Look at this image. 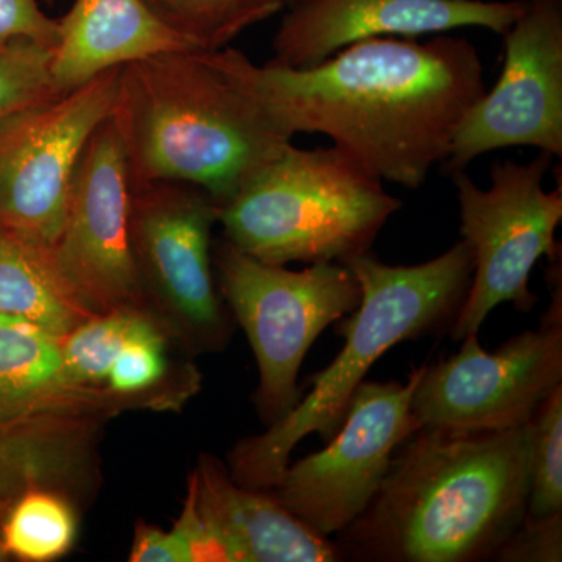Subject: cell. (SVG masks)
<instances>
[{"instance_id":"6da1fadb","label":"cell","mask_w":562,"mask_h":562,"mask_svg":"<svg viewBox=\"0 0 562 562\" xmlns=\"http://www.w3.org/2000/svg\"><path fill=\"white\" fill-rule=\"evenodd\" d=\"M211 55L280 131L328 136L408 190L447 160L462 117L486 91L479 50L454 36L362 41L310 68L255 65L232 46Z\"/></svg>"},{"instance_id":"7a4b0ae2","label":"cell","mask_w":562,"mask_h":562,"mask_svg":"<svg viewBox=\"0 0 562 562\" xmlns=\"http://www.w3.org/2000/svg\"><path fill=\"white\" fill-rule=\"evenodd\" d=\"M528 494L530 422L473 435L419 430L336 543L361 561L492 560L522 524Z\"/></svg>"},{"instance_id":"3957f363","label":"cell","mask_w":562,"mask_h":562,"mask_svg":"<svg viewBox=\"0 0 562 562\" xmlns=\"http://www.w3.org/2000/svg\"><path fill=\"white\" fill-rule=\"evenodd\" d=\"M111 121L132 187L187 183L220 206L292 144L205 50L168 52L122 66Z\"/></svg>"},{"instance_id":"277c9868","label":"cell","mask_w":562,"mask_h":562,"mask_svg":"<svg viewBox=\"0 0 562 562\" xmlns=\"http://www.w3.org/2000/svg\"><path fill=\"white\" fill-rule=\"evenodd\" d=\"M341 265L361 288L360 305L338 327L346 344L327 369L312 376L313 390L297 406L261 435L247 436L233 447L227 469L241 486L272 490L303 438L317 432L331 441L353 392L387 350L402 341L450 331L473 276L472 250L462 239L420 265H386L371 251Z\"/></svg>"},{"instance_id":"5b68a950","label":"cell","mask_w":562,"mask_h":562,"mask_svg":"<svg viewBox=\"0 0 562 562\" xmlns=\"http://www.w3.org/2000/svg\"><path fill=\"white\" fill-rule=\"evenodd\" d=\"M338 147L291 144L220 210L224 239L266 265L344 262L371 251L402 209Z\"/></svg>"},{"instance_id":"8992f818","label":"cell","mask_w":562,"mask_h":562,"mask_svg":"<svg viewBox=\"0 0 562 562\" xmlns=\"http://www.w3.org/2000/svg\"><path fill=\"white\" fill-rule=\"evenodd\" d=\"M213 266L222 299L254 350L260 375L254 405L269 427L302 401V362L328 325L358 308L360 283L341 262L290 271L225 239L213 247Z\"/></svg>"},{"instance_id":"52a82bcc","label":"cell","mask_w":562,"mask_h":562,"mask_svg":"<svg viewBox=\"0 0 562 562\" xmlns=\"http://www.w3.org/2000/svg\"><path fill=\"white\" fill-rule=\"evenodd\" d=\"M220 210L191 184L132 187V251L147 312L184 357L220 353L235 331L214 276Z\"/></svg>"},{"instance_id":"ba28073f","label":"cell","mask_w":562,"mask_h":562,"mask_svg":"<svg viewBox=\"0 0 562 562\" xmlns=\"http://www.w3.org/2000/svg\"><path fill=\"white\" fill-rule=\"evenodd\" d=\"M552 155L541 151L527 162L498 160L490 188H480L465 171L452 173L460 203L462 241L471 247L473 276L450 333L454 341L479 333L492 310L513 302L530 312L538 302L530 290L536 262L561 255L557 231L562 221V184L546 191Z\"/></svg>"},{"instance_id":"9c48e42d","label":"cell","mask_w":562,"mask_h":562,"mask_svg":"<svg viewBox=\"0 0 562 562\" xmlns=\"http://www.w3.org/2000/svg\"><path fill=\"white\" fill-rule=\"evenodd\" d=\"M560 260L552 261V305L538 330L514 336L494 353L472 333L453 357L424 366L412 398L419 430L473 435L522 427L562 386Z\"/></svg>"},{"instance_id":"30bf717a","label":"cell","mask_w":562,"mask_h":562,"mask_svg":"<svg viewBox=\"0 0 562 562\" xmlns=\"http://www.w3.org/2000/svg\"><path fill=\"white\" fill-rule=\"evenodd\" d=\"M121 68L0 121V231L49 250L92 133L116 103Z\"/></svg>"},{"instance_id":"8fae6325","label":"cell","mask_w":562,"mask_h":562,"mask_svg":"<svg viewBox=\"0 0 562 562\" xmlns=\"http://www.w3.org/2000/svg\"><path fill=\"white\" fill-rule=\"evenodd\" d=\"M424 366L408 382H362L339 431L321 452L288 464L269 490L301 522L325 538L339 535L368 508L390 471L395 450L419 431L413 392Z\"/></svg>"},{"instance_id":"7c38bea8","label":"cell","mask_w":562,"mask_h":562,"mask_svg":"<svg viewBox=\"0 0 562 562\" xmlns=\"http://www.w3.org/2000/svg\"><path fill=\"white\" fill-rule=\"evenodd\" d=\"M131 202L127 160L110 116L85 147L60 235L46 250L61 286L90 316L117 308L147 312L133 260Z\"/></svg>"},{"instance_id":"4fadbf2b","label":"cell","mask_w":562,"mask_h":562,"mask_svg":"<svg viewBox=\"0 0 562 562\" xmlns=\"http://www.w3.org/2000/svg\"><path fill=\"white\" fill-rule=\"evenodd\" d=\"M503 38L501 77L462 117L442 162L450 176L505 147L562 157V0H525Z\"/></svg>"},{"instance_id":"5bb4252c","label":"cell","mask_w":562,"mask_h":562,"mask_svg":"<svg viewBox=\"0 0 562 562\" xmlns=\"http://www.w3.org/2000/svg\"><path fill=\"white\" fill-rule=\"evenodd\" d=\"M525 0H306L286 9L273 36L271 63L310 68L351 44L373 38H419L458 29L505 35Z\"/></svg>"},{"instance_id":"9a60e30c","label":"cell","mask_w":562,"mask_h":562,"mask_svg":"<svg viewBox=\"0 0 562 562\" xmlns=\"http://www.w3.org/2000/svg\"><path fill=\"white\" fill-rule=\"evenodd\" d=\"M210 562H336L341 547L292 516L271 491L233 482L227 465L203 453L188 480Z\"/></svg>"},{"instance_id":"2e32d148","label":"cell","mask_w":562,"mask_h":562,"mask_svg":"<svg viewBox=\"0 0 562 562\" xmlns=\"http://www.w3.org/2000/svg\"><path fill=\"white\" fill-rule=\"evenodd\" d=\"M105 420L77 414H41L0 424V522L31 491L91 505L102 483L99 443Z\"/></svg>"},{"instance_id":"e0dca14e","label":"cell","mask_w":562,"mask_h":562,"mask_svg":"<svg viewBox=\"0 0 562 562\" xmlns=\"http://www.w3.org/2000/svg\"><path fill=\"white\" fill-rule=\"evenodd\" d=\"M50 77L58 94L106 70L176 50H195L144 0H74L58 20Z\"/></svg>"},{"instance_id":"ac0fdd59","label":"cell","mask_w":562,"mask_h":562,"mask_svg":"<svg viewBox=\"0 0 562 562\" xmlns=\"http://www.w3.org/2000/svg\"><path fill=\"white\" fill-rule=\"evenodd\" d=\"M61 338L35 322L0 314V424L41 414L109 420L133 409L109 387L74 382L63 360Z\"/></svg>"},{"instance_id":"d6986e66","label":"cell","mask_w":562,"mask_h":562,"mask_svg":"<svg viewBox=\"0 0 562 562\" xmlns=\"http://www.w3.org/2000/svg\"><path fill=\"white\" fill-rule=\"evenodd\" d=\"M0 314L65 336L88 319L52 271L47 251L0 231Z\"/></svg>"},{"instance_id":"ffe728a7","label":"cell","mask_w":562,"mask_h":562,"mask_svg":"<svg viewBox=\"0 0 562 562\" xmlns=\"http://www.w3.org/2000/svg\"><path fill=\"white\" fill-rule=\"evenodd\" d=\"M79 506L52 491H31L11 505L0 538L10 558L25 562L60 560L76 546Z\"/></svg>"},{"instance_id":"44dd1931","label":"cell","mask_w":562,"mask_h":562,"mask_svg":"<svg viewBox=\"0 0 562 562\" xmlns=\"http://www.w3.org/2000/svg\"><path fill=\"white\" fill-rule=\"evenodd\" d=\"M195 50H221L286 10V0H144Z\"/></svg>"},{"instance_id":"7402d4cb","label":"cell","mask_w":562,"mask_h":562,"mask_svg":"<svg viewBox=\"0 0 562 562\" xmlns=\"http://www.w3.org/2000/svg\"><path fill=\"white\" fill-rule=\"evenodd\" d=\"M151 321L154 317L144 310L117 308L80 322L61 338L63 360L70 379L81 386L106 387V376L117 355Z\"/></svg>"},{"instance_id":"603a6c76","label":"cell","mask_w":562,"mask_h":562,"mask_svg":"<svg viewBox=\"0 0 562 562\" xmlns=\"http://www.w3.org/2000/svg\"><path fill=\"white\" fill-rule=\"evenodd\" d=\"M562 513V386L530 420V494L527 516Z\"/></svg>"},{"instance_id":"cb8c5ba5","label":"cell","mask_w":562,"mask_h":562,"mask_svg":"<svg viewBox=\"0 0 562 562\" xmlns=\"http://www.w3.org/2000/svg\"><path fill=\"white\" fill-rule=\"evenodd\" d=\"M52 50L27 41L0 46V121L54 98Z\"/></svg>"},{"instance_id":"d4e9b609","label":"cell","mask_w":562,"mask_h":562,"mask_svg":"<svg viewBox=\"0 0 562 562\" xmlns=\"http://www.w3.org/2000/svg\"><path fill=\"white\" fill-rule=\"evenodd\" d=\"M492 560L502 562H561L562 513L531 517L513 531Z\"/></svg>"},{"instance_id":"484cf974","label":"cell","mask_w":562,"mask_h":562,"mask_svg":"<svg viewBox=\"0 0 562 562\" xmlns=\"http://www.w3.org/2000/svg\"><path fill=\"white\" fill-rule=\"evenodd\" d=\"M58 35V20L41 9L40 0H0V46L27 41L54 50Z\"/></svg>"},{"instance_id":"4316f807","label":"cell","mask_w":562,"mask_h":562,"mask_svg":"<svg viewBox=\"0 0 562 562\" xmlns=\"http://www.w3.org/2000/svg\"><path fill=\"white\" fill-rule=\"evenodd\" d=\"M128 560L132 562H199L190 528L177 517L171 530L155 525L136 524Z\"/></svg>"},{"instance_id":"83f0119b","label":"cell","mask_w":562,"mask_h":562,"mask_svg":"<svg viewBox=\"0 0 562 562\" xmlns=\"http://www.w3.org/2000/svg\"><path fill=\"white\" fill-rule=\"evenodd\" d=\"M10 554L7 552L5 546H3L2 538H0V562L9 561Z\"/></svg>"},{"instance_id":"f1b7e54d","label":"cell","mask_w":562,"mask_h":562,"mask_svg":"<svg viewBox=\"0 0 562 562\" xmlns=\"http://www.w3.org/2000/svg\"><path fill=\"white\" fill-rule=\"evenodd\" d=\"M306 2V0H286V9H291V7L299 5V3Z\"/></svg>"}]
</instances>
